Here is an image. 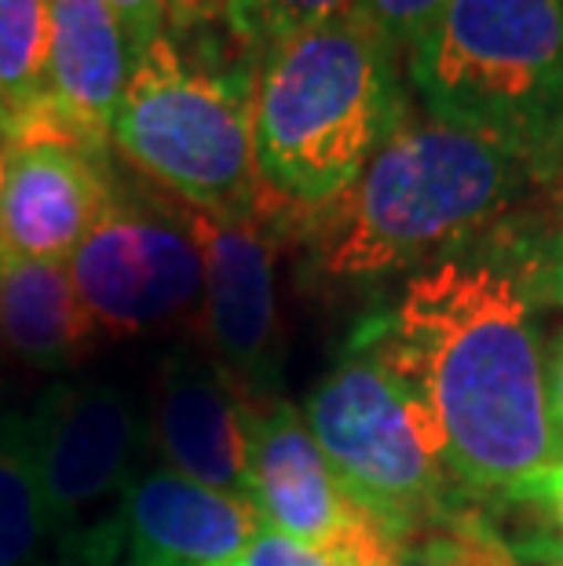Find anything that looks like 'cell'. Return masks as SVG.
<instances>
[{"label": "cell", "mask_w": 563, "mask_h": 566, "mask_svg": "<svg viewBox=\"0 0 563 566\" xmlns=\"http://www.w3.org/2000/svg\"><path fill=\"white\" fill-rule=\"evenodd\" d=\"M563 307V231L512 216L403 282L374 311L388 363L428 409L450 475L476 504L553 464L538 311Z\"/></svg>", "instance_id": "6da1fadb"}, {"label": "cell", "mask_w": 563, "mask_h": 566, "mask_svg": "<svg viewBox=\"0 0 563 566\" xmlns=\"http://www.w3.org/2000/svg\"><path fill=\"white\" fill-rule=\"evenodd\" d=\"M563 172L436 117L406 122L337 201L301 209L307 279L366 293L469 249L517 216L526 190Z\"/></svg>", "instance_id": "7a4b0ae2"}, {"label": "cell", "mask_w": 563, "mask_h": 566, "mask_svg": "<svg viewBox=\"0 0 563 566\" xmlns=\"http://www.w3.org/2000/svg\"><path fill=\"white\" fill-rule=\"evenodd\" d=\"M399 48L363 4L260 52L253 147L260 184L293 209L337 201L392 139L406 111Z\"/></svg>", "instance_id": "3957f363"}, {"label": "cell", "mask_w": 563, "mask_h": 566, "mask_svg": "<svg viewBox=\"0 0 563 566\" xmlns=\"http://www.w3.org/2000/svg\"><path fill=\"white\" fill-rule=\"evenodd\" d=\"M406 52L428 117L563 172V0H450Z\"/></svg>", "instance_id": "277c9868"}, {"label": "cell", "mask_w": 563, "mask_h": 566, "mask_svg": "<svg viewBox=\"0 0 563 566\" xmlns=\"http://www.w3.org/2000/svg\"><path fill=\"white\" fill-rule=\"evenodd\" d=\"M304 420L355 509L399 541L479 509L450 475L428 409L388 363L374 315L307 395Z\"/></svg>", "instance_id": "5b68a950"}, {"label": "cell", "mask_w": 563, "mask_h": 566, "mask_svg": "<svg viewBox=\"0 0 563 566\" xmlns=\"http://www.w3.org/2000/svg\"><path fill=\"white\" fill-rule=\"evenodd\" d=\"M249 66H209L179 52L165 30L132 59L111 139L190 209H257L268 187L257 172Z\"/></svg>", "instance_id": "8992f818"}, {"label": "cell", "mask_w": 563, "mask_h": 566, "mask_svg": "<svg viewBox=\"0 0 563 566\" xmlns=\"http://www.w3.org/2000/svg\"><path fill=\"white\" fill-rule=\"evenodd\" d=\"M70 279L103 336H150L201 322V252L187 209L117 187L70 256Z\"/></svg>", "instance_id": "52a82bcc"}, {"label": "cell", "mask_w": 563, "mask_h": 566, "mask_svg": "<svg viewBox=\"0 0 563 566\" xmlns=\"http://www.w3.org/2000/svg\"><path fill=\"white\" fill-rule=\"evenodd\" d=\"M0 195V260L74 256L117 195L111 136L63 111L52 92L11 114Z\"/></svg>", "instance_id": "ba28073f"}, {"label": "cell", "mask_w": 563, "mask_h": 566, "mask_svg": "<svg viewBox=\"0 0 563 566\" xmlns=\"http://www.w3.org/2000/svg\"><path fill=\"white\" fill-rule=\"evenodd\" d=\"M52 541H74L122 512L147 446V406L122 377H66L30 413Z\"/></svg>", "instance_id": "9c48e42d"}, {"label": "cell", "mask_w": 563, "mask_h": 566, "mask_svg": "<svg viewBox=\"0 0 563 566\" xmlns=\"http://www.w3.org/2000/svg\"><path fill=\"white\" fill-rule=\"evenodd\" d=\"M187 220L201 252V325L209 358L249 409L279 399L282 318L274 285V231L282 201L263 195L257 209L206 212Z\"/></svg>", "instance_id": "30bf717a"}, {"label": "cell", "mask_w": 563, "mask_h": 566, "mask_svg": "<svg viewBox=\"0 0 563 566\" xmlns=\"http://www.w3.org/2000/svg\"><path fill=\"white\" fill-rule=\"evenodd\" d=\"M249 409L209 352L176 347L161 358L147 406V442L161 468L198 486L246 497Z\"/></svg>", "instance_id": "8fae6325"}, {"label": "cell", "mask_w": 563, "mask_h": 566, "mask_svg": "<svg viewBox=\"0 0 563 566\" xmlns=\"http://www.w3.org/2000/svg\"><path fill=\"white\" fill-rule=\"evenodd\" d=\"M246 497L274 534L330 556L363 520L293 402L274 399L249 413Z\"/></svg>", "instance_id": "7c38bea8"}, {"label": "cell", "mask_w": 563, "mask_h": 566, "mask_svg": "<svg viewBox=\"0 0 563 566\" xmlns=\"http://www.w3.org/2000/svg\"><path fill=\"white\" fill-rule=\"evenodd\" d=\"M122 566H223L246 556L260 515L242 493H220L150 468L136 472L122 501Z\"/></svg>", "instance_id": "4fadbf2b"}, {"label": "cell", "mask_w": 563, "mask_h": 566, "mask_svg": "<svg viewBox=\"0 0 563 566\" xmlns=\"http://www.w3.org/2000/svg\"><path fill=\"white\" fill-rule=\"evenodd\" d=\"M66 263L0 260V344L38 373L77 369L100 344Z\"/></svg>", "instance_id": "5bb4252c"}, {"label": "cell", "mask_w": 563, "mask_h": 566, "mask_svg": "<svg viewBox=\"0 0 563 566\" xmlns=\"http://www.w3.org/2000/svg\"><path fill=\"white\" fill-rule=\"evenodd\" d=\"M128 70V38L106 0H48V92L63 111L111 136Z\"/></svg>", "instance_id": "9a60e30c"}, {"label": "cell", "mask_w": 563, "mask_h": 566, "mask_svg": "<svg viewBox=\"0 0 563 566\" xmlns=\"http://www.w3.org/2000/svg\"><path fill=\"white\" fill-rule=\"evenodd\" d=\"M52 548L30 417H0V566H41Z\"/></svg>", "instance_id": "2e32d148"}, {"label": "cell", "mask_w": 563, "mask_h": 566, "mask_svg": "<svg viewBox=\"0 0 563 566\" xmlns=\"http://www.w3.org/2000/svg\"><path fill=\"white\" fill-rule=\"evenodd\" d=\"M48 95V0H0V106L19 114Z\"/></svg>", "instance_id": "e0dca14e"}, {"label": "cell", "mask_w": 563, "mask_h": 566, "mask_svg": "<svg viewBox=\"0 0 563 566\" xmlns=\"http://www.w3.org/2000/svg\"><path fill=\"white\" fill-rule=\"evenodd\" d=\"M395 566H520V559L479 504L458 520L410 537Z\"/></svg>", "instance_id": "ac0fdd59"}, {"label": "cell", "mask_w": 563, "mask_h": 566, "mask_svg": "<svg viewBox=\"0 0 563 566\" xmlns=\"http://www.w3.org/2000/svg\"><path fill=\"white\" fill-rule=\"evenodd\" d=\"M487 504L520 520L523 534H501L505 541H534V545L563 552V461H553L531 475H523L517 486H509Z\"/></svg>", "instance_id": "d6986e66"}, {"label": "cell", "mask_w": 563, "mask_h": 566, "mask_svg": "<svg viewBox=\"0 0 563 566\" xmlns=\"http://www.w3.org/2000/svg\"><path fill=\"white\" fill-rule=\"evenodd\" d=\"M352 0H234L227 30L249 48H268L290 38L296 30H307L315 22L337 15Z\"/></svg>", "instance_id": "ffe728a7"}, {"label": "cell", "mask_w": 563, "mask_h": 566, "mask_svg": "<svg viewBox=\"0 0 563 566\" xmlns=\"http://www.w3.org/2000/svg\"><path fill=\"white\" fill-rule=\"evenodd\" d=\"M122 552H125V523L122 512H117L74 541H59L52 556L41 566H122Z\"/></svg>", "instance_id": "44dd1931"}, {"label": "cell", "mask_w": 563, "mask_h": 566, "mask_svg": "<svg viewBox=\"0 0 563 566\" xmlns=\"http://www.w3.org/2000/svg\"><path fill=\"white\" fill-rule=\"evenodd\" d=\"M395 48H410L450 0H358Z\"/></svg>", "instance_id": "7402d4cb"}, {"label": "cell", "mask_w": 563, "mask_h": 566, "mask_svg": "<svg viewBox=\"0 0 563 566\" xmlns=\"http://www.w3.org/2000/svg\"><path fill=\"white\" fill-rule=\"evenodd\" d=\"M246 566H333L330 556H322V552L307 548V545H296V541L274 534L260 523V530L253 534L246 548Z\"/></svg>", "instance_id": "603a6c76"}, {"label": "cell", "mask_w": 563, "mask_h": 566, "mask_svg": "<svg viewBox=\"0 0 563 566\" xmlns=\"http://www.w3.org/2000/svg\"><path fill=\"white\" fill-rule=\"evenodd\" d=\"M106 4L122 22L132 59L165 33V0H106Z\"/></svg>", "instance_id": "cb8c5ba5"}, {"label": "cell", "mask_w": 563, "mask_h": 566, "mask_svg": "<svg viewBox=\"0 0 563 566\" xmlns=\"http://www.w3.org/2000/svg\"><path fill=\"white\" fill-rule=\"evenodd\" d=\"M234 0H165V22L173 33H195L209 27H227Z\"/></svg>", "instance_id": "d4e9b609"}, {"label": "cell", "mask_w": 563, "mask_h": 566, "mask_svg": "<svg viewBox=\"0 0 563 566\" xmlns=\"http://www.w3.org/2000/svg\"><path fill=\"white\" fill-rule=\"evenodd\" d=\"M403 556V541L388 530H366L363 537L341 548V556H330L333 566H395Z\"/></svg>", "instance_id": "484cf974"}, {"label": "cell", "mask_w": 563, "mask_h": 566, "mask_svg": "<svg viewBox=\"0 0 563 566\" xmlns=\"http://www.w3.org/2000/svg\"><path fill=\"white\" fill-rule=\"evenodd\" d=\"M549 428H553V461H563V333L556 336L553 355L545 363Z\"/></svg>", "instance_id": "4316f807"}, {"label": "cell", "mask_w": 563, "mask_h": 566, "mask_svg": "<svg viewBox=\"0 0 563 566\" xmlns=\"http://www.w3.org/2000/svg\"><path fill=\"white\" fill-rule=\"evenodd\" d=\"M512 556L520 559V566H563V552L549 545H534V541H509Z\"/></svg>", "instance_id": "83f0119b"}, {"label": "cell", "mask_w": 563, "mask_h": 566, "mask_svg": "<svg viewBox=\"0 0 563 566\" xmlns=\"http://www.w3.org/2000/svg\"><path fill=\"white\" fill-rule=\"evenodd\" d=\"M8 125H11V114L4 111V106H0V195H4V172H8V147H11Z\"/></svg>", "instance_id": "f1b7e54d"}, {"label": "cell", "mask_w": 563, "mask_h": 566, "mask_svg": "<svg viewBox=\"0 0 563 566\" xmlns=\"http://www.w3.org/2000/svg\"><path fill=\"white\" fill-rule=\"evenodd\" d=\"M0 399H4V344H0Z\"/></svg>", "instance_id": "f546056e"}, {"label": "cell", "mask_w": 563, "mask_h": 566, "mask_svg": "<svg viewBox=\"0 0 563 566\" xmlns=\"http://www.w3.org/2000/svg\"><path fill=\"white\" fill-rule=\"evenodd\" d=\"M223 566H246V559H242V556H238V559H231V563H223Z\"/></svg>", "instance_id": "4dcf8cb0"}]
</instances>
